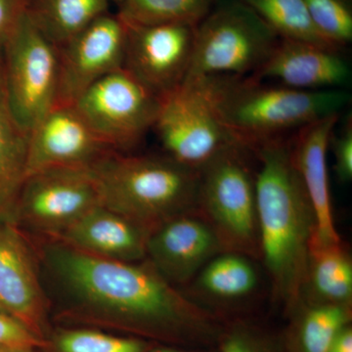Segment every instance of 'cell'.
Returning <instances> with one entry per match:
<instances>
[{
	"instance_id": "obj_22",
	"label": "cell",
	"mask_w": 352,
	"mask_h": 352,
	"mask_svg": "<svg viewBox=\"0 0 352 352\" xmlns=\"http://www.w3.org/2000/svg\"><path fill=\"white\" fill-rule=\"evenodd\" d=\"M109 0H30L27 13L57 48L109 12Z\"/></svg>"
},
{
	"instance_id": "obj_15",
	"label": "cell",
	"mask_w": 352,
	"mask_h": 352,
	"mask_svg": "<svg viewBox=\"0 0 352 352\" xmlns=\"http://www.w3.org/2000/svg\"><path fill=\"white\" fill-rule=\"evenodd\" d=\"M210 223L199 212L168 220L150 233L146 258L176 288L192 283L201 268L223 252Z\"/></svg>"
},
{
	"instance_id": "obj_13",
	"label": "cell",
	"mask_w": 352,
	"mask_h": 352,
	"mask_svg": "<svg viewBox=\"0 0 352 352\" xmlns=\"http://www.w3.org/2000/svg\"><path fill=\"white\" fill-rule=\"evenodd\" d=\"M126 32L124 21L108 12L58 48L56 104H73L90 85L124 68Z\"/></svg>"
},
{
	"instance_id": "obj_10",
	"label": "cell",
	"mask_w": 352,
	"mask_h": 352,
	"mask_svg": "<svg viewBox=\"0 0 352 352\" xmlns=\"http://www.w3.org/2000/svg\"><path fill=\"white\" fill-rule=\"evenodd\" d=\"M153 131L164 155L199 171L227 150L242 147L222 126L200 89L190 83L160 97Z\"/></svg>"
},
{
	"instance_id": "obj_26",
	"label": "cell",
	"mask_w": 352,
	"mask_h": 352,
	"mask_svg": "<svg viewBox=\"0 0 352 352\" xmlns=\"http://www.w3.org/2000/svg\"><path fill=\"white\" fill-rule=\"evenodd\" d=\"M155 342L91 329H61L46 340L50 352H149Z\"/></svg>"
},
{
	"instance_id": "obj_3",
	"label": "cell",
	"mask_w": 352,
	"mask_h": 352,
	"mask_svg": "<svg viewBox=\"0 0 352 352\" xmlns=\"http://www.w3.org/2000/svg\"><path fill=\"white\" fill-rule=\"evenodd\" d=\"M234 140L254 152L315 120L340 113L351 102L342 89L305 91L252 76H212L194 82Z\"/></svg>"
},
{
	"instance_id": "obj_17",
	"label": "cell",
	"mask_w": 352,
	"mask_h": 352,
	"mask_svg": "<svg viewBox=\"0 0 352 352\" xmlns=\"http://www.w3.org/2000/svg\"><path fill=\"white\" fill-rule=\"evenodd\" d=\"M273 80L283 87L305 91L340 89L351 71L339 50L303 41L280 39L270 57L251 76Z\"/></svg>"
},
{
	"instance_id": "obj_5",
	"label": "cell",
	"mask_w": 352,
	"mask_h": 352,
	"mask_svg": "<svg viewBox=\"0 0 352 352\" xmlns=\"http://www.w3.org/2000/svg\"><path fill=\"white\" fill-rule=\"evenodd\" d=\"M248 152L231 148L200 170L198 212L214 229L224 252L258 261L256 175L245 159Z\"/></svg>"
},
{
	"instance_id": "obj_16",
	"label": "cell",
	"mask_w": 352,
	"mask_h": 352,
	"mask_svg": "<svg viewBox=\"0 0 352 352\" xmlns=\"http://www.w3.org/2000/svg\"><path fill=\"white\" fill-rule=\"evenodd\" d=\"M340 113H333L303 126L291 143V154L296 170L311 204L315 217L314 242L320 245L342 241L333 220L328 150Z\"/></svg>"
},
{
	"instance_id": "obj_1",
	"label": "cell",
	"mask_w": 352,
	"mask_h": 352,
	"mask_svg": "<svg viewBox=\"0 0 352 352\" xmlns=\"http://www.w3.org/2000/svg\"><path fill=\"white\" fill-rule=\"evenodd\" d=\"M41 277L50 282L63 316L119 329L160 344L217 346L226 321L185 296L147 258L138 263L89 256L58 241L32 237Z\"/></svg>"
},
{
	"instance_id": "obj_29",
	"label": "cell",
	"mask_w": 352,
	"mask_h": 352,
	"mask_svg": "<svg viewBox=\"0 0 352 352\" xmlns=\"http://www.w3.org/2000/svg\"><path fill=\"white\" fill-rule=\"evenodd\" d=\"M329 148H332L335 157V173L340 182L352 179V122L346 118L339 132L333 131Z\"/></svg>"
},
{
	"instance_id": "obj_34",
	"label": "cell",
	"mask_w": 352,
	"mask_h": 352,
	"mask_svg": "<svg viewBox=\"0 0 352 352\" xmlns=\"http://www.w3.org/2000/svg\"><path fill=\"white\" fill-rule=\"evenodd\" d=\"M36 351H38V349H32V347L15 346L0 344V352H38Z\"/></svg>"
},
{
	"instance_id": "obj_23",
	"label": "cell",
	"mask_w": 352,
	"mask_h": 352,
	"mask_svg": "<svg viewBox=\"0 0 352 352\" xmlns=\"http://www.w3.org/2000/svg\"><path fill=\"white\" fill-rule=\"evenodd\" d=\"M254 259L238 252H220L193 280L196 291L223 302H237L254 293L258 273Z\"/></svg>"
},
{
	"instance_id": "obj_21",
	"label": "cell",
	"mask_w": 352,
	"mask_h": 352,
	"mask_svg": "<svg viewBox=\"0 0 352 352\" xmlns=\"http://www.w3.org/2000/svg\"><path fill=\"white\" fill-rule=\"evenodd\" d=\"M352 307L300 302L292 312L285 352H330L333 340L351 322Z\"/></svg>"
},
{
	"instance_id": "obj_25",
	"label": "cell",
	"mask_w": 352,
	"mask_h": 352,
	"mask_svg": "<svg viewBox=\"0 0 352 352\" xmlns=\"http://www.w3.org/2000/svg\"><path fill=\"white\" fill-rule=\"evenodd\" d=\"M210 6L212 0H120L118 16L131 25H197Z\"/></svg>"
},
{
	"instance_id": "obj_19",
	"label": "cell",
	"mask_w": 352,
	"mask_h": 352,
	"mask_svg": "<svg viewBox=\"0 0 352 352\" xmlns=\"http://www.w3.org/2000/svg\"><path fill=\"white\" fill-rule=\"evenodd\" d=\"M29 133L14 118L4 88L0 55V221L12 222L28 175Z\"/></svg>"
},
{
	"instance_id": "obj_28",
	"label": "cell",
	"mask_w": 352,
	"mask_h": 352,
	"mask_svg": "<svg viewBox=\"0 0 352 352\" xmlns=\"http://www.w3.org/2000/svg\"><path fill=\"white\" fill-rule=\"evenodd\" d=\"M217 346V352H285L283 342L239 320L226 322Z\"/></svg>"
},
{
	"instance_id": "obj_7",
	"label": "cell",
	"mask_w": 352,
	"mask_h": 352,
	"mask_svg": "<svg viewBox=\"0 0 352 352\" xmlns=\"http://www.w3.org/2000/svg\"><path fill=\"white\" fill-rule=\"evenodd\" d=\"M0 55L9 107L18 124L29 133L56 104L59 51L25 11Z\"/></svg>"
},
{
	"instance_id": "obj_30",
	"label": "cell",
	"mask_w": 352,
	"mask_h": 352,
	"mask_svg": "<svg viewBox=\"0 0 352 352\" xmlns=\"http://www.w3.org/2000/svg\"><path fill=\"white\" fill-rule=\"evenodd\" d=\"M0 344L41 349L45 347L46 340L0 310Z\"/></svg>"
},
{
	"instance_id": "obj_31",
	"label": "cell",
	"mask_w": 352,
	"mask_h": 352,
	"mask_svg": "<svg viewBox=\"0 0 352 352\" xmlns=\"http://www.w3.org/2000/svg\"><path fill=\"white\" fill-rule=\"evenodd\" d=\"M30 0H0V50L12 34Z\"/></svg>"
},
{
	"instance_id": "obj_12",
	"label": "cell",
	"mask_w": 352,
	"mask_h": 352,
	"mask_svg": "<svg viewBox=\"0 0 352 352\" xmlns=\"http://www.w3.org/2000/svg\"><path fill=\"white\" fill-rule=\"evenodd\" d=\"M126 25L124 69L159 97L182 85L193 55L197 25Z\"/></svg>"
},
{
	"instance_id": "obj_9",
	"label": "cell",
	"mask_w": 352,
	"mask_h": 352,
	"mask_svg": "<svg viewBox=\"0 0 352 352\" xmlns=\"http://www.w3.org/2000/svg\"><path fill=\"white\" fill-rule=\"evenodd\" d=\"M101 206L89 168H51L25 178L14 224L32 237L55 239L78 219Z\"/></svg>"
},
{
	"instance_id": "obj_35",
	"label": "cell",
	"mask_w": 352,
	"mask_h": 352,
	"mask_svg": "<svg viewBox=\"0 0 352 352\" xmlns=\"http://www.w3.org/2000/svg\"><path fill=\"white\" fill-rule=\"evenodd\" d=\"M109 1H110V2L112 1V2H113V3H116L118 6V4L120 3V0H109Z\"/></svg>"
},
{
	"instance_id": "obj_6",
	"label": "cell",
	"mask_w": 352,
	"mask_h": 352,
	"mask_svg": "<svg viewBox=\"0 0 352 352\" xmlns=\"http://www.w3.org/2000/svg\"><path fill=\"white\" fill-rule=\"evenodd\" d=\"M279 41L243 2L220 6L197 25L193 55L183 83L212 76H251Z\"/></svg>"
},
{
	"instance_id": "obj_4",
	"label": "cell",
	"mask_w": 352,
	"mask_h": 352,
	"mask_svg": "<svg viewBox=\"0 0 352 352\" xmlns=\"http://www.w3.org/2000/svg\"><path fill=\"white\" fill-rule=\"evenodd\" d=\"M101 205L147 235L168 220L198 212L200 171L166 155L110 152L89 168Z\"/></svg>"
},
{
	"instance_id": "obj_18",
	"label": "cell",
	"mask_w": 352,
	"mask_h": 352,
	"mask_svg": "<svg viewBox=\"0 0 352 352\" xmlns=\"http://www.w3.org/2000/svg\"><path fill=\"white\" fill-rule=\"evenodd\" d=\"M147 237L126 217L101 205L51 240L97 258L138 263L146 259Z\"/></svg>"
},
{
	"instance_id": "obj_14",
	"label": "cell",
	"mask_w": 352,
	"mask_h": 352,
	"mask_svg": "<svg viewBox=\"0 0 352 352\" xmlns=\"http://www.w3.org/2000/svg\"><path fill=\"white\" fill-rule=\"evenodd\" d=\"M112 151L73 104H55L29 132L28 175L51 168H90Z\"/></svg>"
},
{
	"instance_id": "obj_32",
	"label": "cell",
	"mask_w": 352,
	"mask_h": 352,
	"mask_svg": "<svg viewBox=\"0 0 352 352\" xmlns=\"http://www.w3.org/2000/svg\"><path fill=\"white\" fill-rule=\"evenodd\" d=\"M330 352H352V328L346 326L336 337Z\"/></svg>"
},
{
	"instance_id": "obj_8",
	"label": "cell",
	"mask_w": 352,
	"mask_h": 352,
	"mask_svg": "<svg viewBox=\"0 0 352 352\" xmlns=\"http://www.w3.org/2000/svg\"><path fill=\"white\" fill-rule=\"evenodd\" d=\"M73 105L111 150L132 153L153 131L160 97L122 68L90 85Z\"/></svg>"
},
{
	"instance_id": "obj_33",
	"label": "cell",
	"mask_w": 352,
	"mask_h": 352,
	"mask_svg": "<svg viewBox=\"0 0 352 352\" xmlns=\"http://www.w3.org/2000/svg\"><path fill=\"white\" fill-rule=\"evenodd\" d=\"M149 352H217L208 351V349H188V347L168 346V344H155Z\"/></svg>"
},
{
	"instance_id": "obj_11",
	"label": "cell",
	"mask_w": 352,
	"mask_h": 352,
	"mask_svg": "<svg viewBox=\"0 0 352 352\" xmlns=\"http://www.w3.org/2000/svg\"><path fill=\"white\" fill-rule=\"evenodd\" d=\"M50 307L36 245L16 224L0 221V310L46 340Z\"/></svg>"
},
{
	"instance_id": "obj_2",
	"label": "cell",
	"mask_w": 352,
	"mask_h": 352,
	"mask_svg": "<svg viewBox=\"0 0 352 352\" xmlns=\"http://www.w3.org/2000/svg\"><path fill=\"white\" fill-rule=\"evenodd\" d=\"M252 153L261 163L256 173L259 259L273 298L289 315L302 300L314 212L292 159L289 141L274 139Z\"/></svg>"
},
{
	"instance_id": "obj_24",
	"label": "cell",
	"mask_w": 352,
	"mask_h": 352,
	"mask_svg": "<svg viewBox=\"0 0 352 352\" xmlns=\"http://www.w3.org/2000/svg\"><path fill=\"white\" fill-rule=\"evenodd\" d=\"M280 39L303 41L339 50L312 24L303 0H243Z\"/></svg>"
},
{
	"instance_id": "obj_20",
	"label": "cell",
	"mask_w": 352,
	"mask_h": 352,
	"mask_svg": "<svg viewBox=\"0 0 352 352\" xmlns=\"http://www.w3.org/2000/svg\"><path fill=\"white\" fill-rule=\"evenodd\" d=\"M302 302L352 307V259L342 241L327 245L311 241Z\"/></svg>"
},
{
	"instance_id": "obj_27",
	"label": "cell",
	"mask_w": 352,
	"mask_h": 352,
	"mask_svg": "<svg viewBox=\"0 0 352 352\" xmlns=\"http://www.w3.org/2000/svg\"><path fill=\"white\" fill-rule=\"evenodd\" d=\"M312 24L329 43L340 50L352 41L349 0H303Z\"/></svg>"
}]
</instances>
